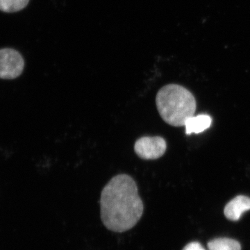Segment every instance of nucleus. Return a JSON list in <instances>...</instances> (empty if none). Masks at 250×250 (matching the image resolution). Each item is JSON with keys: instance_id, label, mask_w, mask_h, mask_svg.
Wrapping results in <instances>:
<instances>
[{"instance_id": "obj_1", "label": "nucleus", "mask_w": 250, "mask_h": 250, "mask_svg": "<svg viewBox=\"0 0 250 250\" xmlns=\"http://www.w3.org/2000/svg\"><path fill=\"white\" fill-rule=\"evenodd\" d=\"M101 218L113 232H125L134 228L142 217L144 205L136 182L131 176H115L104 187L100 197Z\"/></svg>"}, {"instance_id": "obj_2", "label": "nucleus", "mask_w": 250, "mask_h": 250, "mask_svg": "<svg viewBox=\"0 0 250 250\" xmlns=\"http://www.w3.org/2000/svg\"><path fill=\"white\" fill-rule=\"evenodd\" d=\"M156 107L167 124L183 126L195 114L196 101L187 88L177 84H168L161 88L156 97Z\"/></svg>"}, {"instance_id": "obj_3", "label": "nucleus", "mask_w": 250, "mask_h": 250, "mask_svg": "<svg viewBox=\"0 0 250 250\" xmlns=\"http://www.w3.org/2000/svg\"><path fill=\"white\" fill-rule=\"evenodd\" d=\"M22 56L14 49H0V79L13 80L17 78L24 70Z\"/></svg>"}, {"instance_id": "obj_4", "label": "nucleus", "mask_w": 250, "mask_h": 250, "mask_svg": "<svg viewBox=\"0 0 250 250\" xmlns=\"http://www.w3.org/2000/svg\"><path fill=\"white\" fill-rule=\"evenodd\" d=\"M167 143L160 136H144L134 145V151L139 157L145 160H154L165 154Z\"/></svg>"}, {"instance_id": "obj_5", "label": "nucleus", "mask_w": 250, "mask_h": 250, "mask_svg": "<svg viewBox=\"0 0 250 250\" xmlns=\"http://www.w3.org/2000/svg\"><path fill=\"white\" fill-rule=\"evenodd\" d=\"M250 210V197L238 195L229 202L224 209L225 217L231 221H238L242 214Z\"/></svg>"}, {"instance_id": "obj_6", "label": "nucleus", "mask_w": 250, "mask_h": 250, "mask_svg": "<svg viewBox=\"0 0 250 250\" xmlns=\"http://www.w3.org/2000/svg\"><path fill=\"white\" fill-rule=\"evenodd\" d=\"M211 118L208 115L202 114L189 118L184 126L187 135L200 134L208 129L211 125Z\"/></svg>"}, {"instance_id": "obj_7", "label": "nucleus", "mask_w": 250, "mask_h": 250, "mask_svg": "<svg viewBox=\"0 0 250 250\" xmlns=\"http://www.w3.org/2000/svg\"><path fill=\"white\" fill-rule=\"evenodd\" d=\"M208 250H241L239 242L228 238H215L208 243Z\"/></svg>"}, {"instance_id": "obj_8", "label": "nucleus", "mask_w": 250, "mask_h": 250, "mask_svg": "<svg viewBox=\"0 0 250 250\" xmlns=\"http://www.w3.org/2000/svg\"><path fill=\"white\" fill-rule=\"evenodd\" d=\"M29 0H0V11L14 13L21 11L27 6Z\"/></svg>"}, {"instance_id": "obj_9", "label": "nucleus", "mask_w": 250, "mask_h": 250, "mask_svg": "<svg viewBox=\"0 0 250 250\" xmlns=\"http://www.w3.org/2000/svg\"><path fill=\"white\" fill-rule=\"evenodd\" d=\"M183 250H206L200 243L192 242L188 244Z\"/></svg>"}]
</instances>
